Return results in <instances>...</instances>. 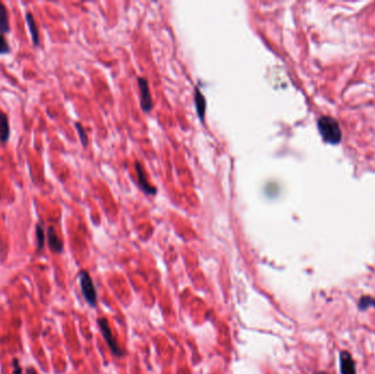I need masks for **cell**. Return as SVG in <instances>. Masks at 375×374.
<instances>
[{"label":"cell","mask_w":375,"mask_h":374,"mask_svg":"<svg viewBox=\"0 0 375 374\" xmlns=\"http://www.w3.org/2000/svg\"><path fill=\"white\" fill-rule=\"evenodd\" d=\"M317 128L323 142L337 145L341 142V130L339 124L329 116H321L317 121Z\"/></svg>","instance_id":"cell-1"},{"label":"cell","mask_w":375,"mask_h":374,"mask_svg":"<svg viewBox=\"0 0 375 374\" xmlns=\"http://www.w3.org/2000/svg\"><path fill=\"white\" fill-rule=\"evenodd\" d=\"M78 278L85 300L90 306L94 307L97 305V291H95L90 275L88 273L86 270H80V272L78 273Z\"/></svg>","instance_id":"cell-2"},{"label":"cell","mask_w":375,"mask_h":374,"mask_svg":"<svg viewBox=\"0 0 375 374\" xmlns=\"http://www.w3.org/2000/svg\"><path fill=\"white\" fill-rule=\"evenodd\" d=\"M98 324H99V327H100V331L102 333V336H104V338L107 341L110 349L112 350V353L114 355L121 357L123 355V351L121 350V348L119 347V344H117L116 340L114 339V337L112 335L111 329H110V327H109L107 319L106 318H99Z\"/></svg>","instance_id":"cell-3"},{"label":"cell","mask_w":375,"mask_h":374,"mask_svg":"<svg viewBox=\"0 0 375 374\" xmlns=\"http://www.w3.org/2000/svg\"><path fill=\"white\" fill-rule=\"evenodd\" d=\"M139 91H141V106L144 112H149L153 109V99L147 80L143 77L138 78Z\"/></svg>","instance_id":"cell-4"},{"label":"cell","mask_w":375,"mask_h":374,"mask_svg":"<svg viewBox=\"0 0 375 374\" xmlns=\"http://www.w3.org/2000/svg\"><path fill=\"white\" fill-rule=\"evenodd\" d=\"M47 244L51 249V252L54 254H61L64 251V244L62 239L58 236V234L54 226H49L46 232Z\"/></svg>","instance_id":"cell-5"},{"label":"cell","mask_w":375,"mask_h":374,"mask_svg":"<svg viewBox=\"0 0 375 374\" xmlns=\"http://www.w3.org/2000/svg\"><path fill=\"white\" fill-rule=\"evenodd\" d=\"M340 371L341 374H357L355 360L348 351L340 353Z\"/></svg>","instance_id":"cell-6"},{"label":"cell","mask_w":375,"mask_h":374,"mask_svg":"<svg viewBox=\"0 0 375 374\" xmlns=\"http://www.w3.org/2000/svg\"><path fill=\"white\" fill-rule=\"evenodd\" d=\"M26 21H27V26L29 28V31L31 33V38H32V42L34 46H39L40 45V32H39V27L36 21L34 19V16L30 12L28 11L26 13Z\"/></svg>","instance_id":"cell-7"},{"label":"cell","mask_w":375,"mask_h":374,"mask_svg":"<svg viewBox=\"0 0 375 374\" xmlns=\"http://www.w3.org/2000/svg\"><path fill=\"white\" fill-rule=\"evenodd\" d=\"M135 166H136V172H137V178H138L139 186L142 187V189L147 194H155L156 193V188H154L153 186L149 185V182H148V180H147V177H146V174L144 172L142 165L139 163H136Z\"/></svg>","instance_id":"cell-8"},{"label":"cell","mask_w":375,"mask_h":374,"mask_svg":"<svg viewBox=\"0 0 375 374\" xmlns=\"http://www.w3.org/2000/svg\"><path fill=\"white\" fill-rule=\"evenodd\" d=\"M10 137V124L8 115L0 112V143L6 144Z\"/></svg>","instance_id":"cell-9"},{"label":"cell","mask_w":375,"mask_h":374,"mask_svg":"<svg viewBox=\"0 0 375 374\" xmlns=\"http://www.w3.org/2000/svg\"><path fill=\"white\" fill-rule=\"evenodd\" d=\"M8 32H10L8 10H7L6 6L0 2V33L4 34Z\"/></svg>","instance_id":"cell-10"},{"label":"cell","mask_w":375,"mask_h":374,"mask_svg":"<svg viewBox=\"0 0 375 374\" xmlns=\"http://www.w3.org/2000/svg\"><path fill=\"white\" fill-rule=\"evenodd\" d=\"M194 100H195V106H196V111L198 114V118L203 121L204 112H205V104H207V102H205L203 94L200 90H198V88H195L194 89Z\"/></svg>","instance_id":"cell-11"},{"label":"cell","mask_w":375,"mask_h":374,"mask_svg":"<svg viewBox=\"0 0 375 374\" xmlns=\"http://www.w3.org/2000/svg\"><path fill=\"white\" fill-rule=\"evenodd\" d=\"M45 231H44V226L42 223H38L35 226V239H36V248L38 251H43L44 246H45Z\"/></svg>","instance_id":"cell-12"},{"label":"cell","mask_w":375,"mask_h":374,"mask_svg":"<svg viewBox=\"0 0 375 374\" xmlns=\"http://www.w3.org/2000/svg\"><path fill=\"white\" fill-rule=\"evenodd\" d=\"M359 309L361 311H365L370 307H375V297L370 295H364L359 301Z\"/></svg>","instance_id":"cell-13"},{"label":"cell","mask_w":375,"mask_h":374,"mask_svg":"<svg viewBox=\"0 0 375 374\" xmlns=\"http://www.w3.org/2000/svg\"><path fill=\"white\" fill-rule=\"evenodd\" d=\"M75 127H76V130L78 132V136L80 138V142H82L84 147H86V146L88 145V135H87V132H86L85 128L79 122L75 123Z\"/></svg>","instance_id":"cell-14"},{"label":"cell","mask_w":375,"mask_h":374,"mask_svg":"<svg viewBox=\"0 0 375 374\" xmlns=\"http://www.w3.org/2000/svg\"><path fill=\"white\" fill-rule=\"evenodd\" d=\"M11 52V47L8 41L6 40L5 35L0 33V54H9Z\"/></svg>","instance_id":"cell-15"},{"label":"cell","mask_w":375,"mask_h":374,"mask_svg":"<svg viewBox=\"0 0 375 374\" xmlns=\"http://www.w3.org/2000/svg\"><path fill=\"white\" fill-rule=\"evenodd\" d=\"M12 374H23V369H22V366L20 365L19 363V360L17 358L13 359L12 361Z\"/></svg>","instance_id":"cell-16"},{"label":"cell","mask_w":375,"mask_h":374,"mask_svg":"<svg viewBox=\"0 0 375 374\" xmlns=\"http://www.w3.org/2000/svg\"><path fill=\"white\" fill-rule=\"evenodd\" d=\"M26 374H39V373L33 368V366H28V368L26 369Z\"/></svg>","instance_id":"cell-17"},{"label":"cell","mask_w":375,"mask_h":374,"mask_svg":"<svg viewBox=\"0 0 375 374\" xmlns=\"http://www.w3.org/2000/svg\"><path fill=\"white\" fill-rule=\"evenodd\" d=\"M314 374H327V373H325V372H316Z\"/></svg>","instance_id":"cell-18"}]
</instances>
